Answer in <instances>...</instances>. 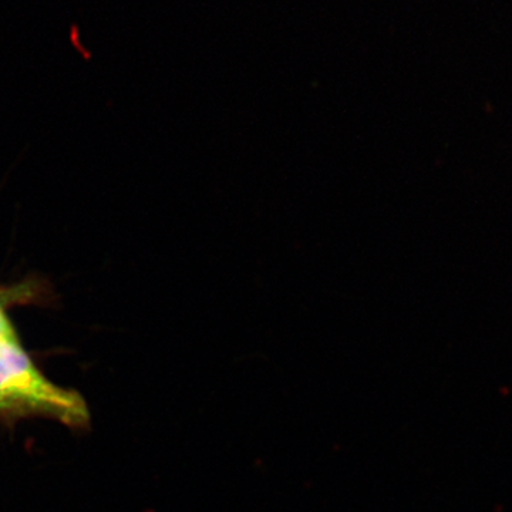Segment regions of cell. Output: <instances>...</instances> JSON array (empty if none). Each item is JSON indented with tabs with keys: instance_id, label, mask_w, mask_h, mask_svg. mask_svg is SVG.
<instances>
[{
	"instance_id": "7a4b0ae2",
	"label": "cell",
	"mask_w": 512,
	"mask_h": 512,
	"mask_svg": "<svg viewBox=\"0 0 512 512\" xmlns=\"http://www.w3.org/2000/svg\"><path fill=\"white\" fill-rule=\"evenodd\" d=\"M16 340L12 326H10L8 318L0 309V343L13 342Z\"/></svg>"
},
{
	"instance_id": "6da1fadb",
	"label": "cell",
	"mask_w": 512,
	"mask_h": 512,
	"mask_svg": "<svg viewBox=\"0 0 512 512\" xmlns=\"http://www.w3.org/2000/svg\"><path fill=\"white\" fill-rule=\"evenodd\" d=\"M0 412L40 413L72 426L89 420L82 397L50 383L20 349L18 340L0 343Z\"/></svg>"
}]
</instances>
